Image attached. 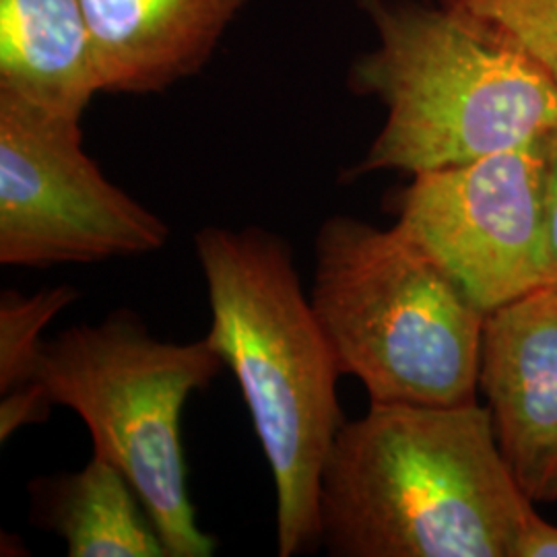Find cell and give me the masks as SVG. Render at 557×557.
<instances>
[{
    "label": "cell",
    "instance_id": "obj_6",
    "mask_svg": "<svg viewBox=\"0 0 557 557\" xmlns=\"http://www.w3.org/2000/svg\"><path fill=\"white\" fill-rule=\"evenodd\" d=\"M168 239V225L83 151L81 120L0 94V264H94Z\"/></svg>",
    "mask_w": 557,
    "mask_h": 557
},
{
    "label": "cell",
    "instance_id": "obj_13",
    "mask_svg": "<svg viewBox=\"0 0 557 557\" xmlns=\"http://www.w3.org/2000/svg\"><path fill=\"white\" fill-rule=\"evenodd\" d=\"M446 7L515 41L557 81V0H446Z\"/></svg>",
    "mask_w": 557,
    "mask_h": 557
},
{
    "label": "cell",
    "instance_id": "obj_4",
    "mask_svg": "<svg viewBox=\"0 0 557 557\" xmlns=\"http://www.w3.org/2000/svg\"><path fill=\"white\" fill-rule=\"evenodd\" d=\"M312 308L370 403L475 400L487 314L398 225L335 215L314 242Z\"/></svg>",
    "mask_w": 557,
    "mask_h": 557
},
{
    "label": "cell",
    "instance_id": "obj_10",
    "mask_svg": "<svg viewBox=\"0 0 557 557\" xmlns=\"http://www.w3.org/2000/svg\"><path fill=\"white\" fill-rule=\"evenodd\" d=\"M101 89L81 0H0V94L81 120Z\"/></svg>",
    "mask_w": 557,
    "mask_h": 557
},
{
    "label": "cell",
    "instance_id": "obj_7",
    "mask_svg": "<svg viewBox=\"0 0 557 557\" xmlns=\"http://www.w3.org/2000/svg\"><path fill=\"white\" fill-rule=\"evenodd\" d=\"M395 225L485 314L549 287L543 140L416 174L398 195Z\"/></svg>",
    "mask_w": 557,
    "mask_h": 557
},
{
    "label": "cell",
    "instance_id": "obj_8",
    "mask_svg": "<svg viewBox=\"0 0 557 557\" xmlns=\"http://www.w3.org/2000/svg\"><path fill=\"white\" fill-rule=\"evenodd\" d=\"M479 388L524 496L557 502V289L543 287L487 314Z\"/></svg>",
    "mask_w": 557,
    "mask_h": 557
},
{
    "label": "cell",
    "instance_id": "obj_15",
    "mask_svg": "<svg viewBox=\"0 0 557 557\" xmlns=\"http://www.w3.org/2000/svg\"><path fill=\"white\" fill-rule=\"evenodd\" d=\"M515 557H557V524L535 512L520 533Z\"/></svg>",
    "mask_w": 557,
    "mask_h": 557
},
{
    "label": "cell",
    "instance_id": "obj_1",
    "mask_svg": "<svg viewBox=\"0 0 557 557\" xmlns=\"http://www.w3.org/2000/svg\"><path fill=\"white\" fill-rule=\"evenodd\" d=\"M533 515L478 400L370 403L320 475V549L333 557H515Z\"/></svg>",
    "mask_w": 557,
    "mask_h": 557
},
{
    "label": "cell",
    "instance_id": "obj_2",
    "mask_svg": "<svg viewBox=\"0 0 557 557\" xmlns=\"http://www.w3.org/2000/svg\"><path fill=\"white\" fill-rule=\"evenodd\" d=\"M195 252L211 306L205 338L238 380L273 475L277 554H312L320 475L345 423L337 361L285 239L209 225L195 234Z\"/></svg>",
    "mask_w": 557,
    "mask_h": 557
},
{
    "label": "cell",
    "instance_id": "obj_12",
    "mask_svg": "<svg viewBox=\"0 0 557 557\" xmlns=\"http://www.w3.org/2000/svg\"><path fill=\"white\" fill-rule=\"evenodd\" d=\"M79 292L57 285L23 296L7 289L0 296V398L41 393L36 386L41 333L64 308L75 304Z\"/></svg>",
    "mask_w": 557,
    "mask_h": 557
},
{
    "label": "cell",
    "instance_id": "obj_11",
    "mask_svg": "<svg viewBox=\"0 0 557 557\" xmlns=\"http://www.w3.org/2000/svg\"><path fill=\"white\" fill-rule=\"evenodd\" d=\"M32 496L34 520L64 539L71 557H168L133 483L106 458L36 481Z\"/></svg>",
    "mask_w": 557,
    "mask_h": 557
},
{
    "label": "cell",
    "instance_id": "obj_3",
    "mask_svg": "<svg viewBox=\"0 0 557 557\" xmlns=\"http://www.w3.org/2000/svg\"><path fill=\"white\" fill-rule=\"evenodd\" d=\"M379 48L354 85L386 119L354 176H411L543 140L557 128V81L515 41L453 7L372 2Z\"/></svg>",
    "mask_w": 557,
    "mask_h": 557
},
{
    "label": "cell",
    "instance_id": "obj_5",
    "mask_svg": "<svg viewBox=\"0 0 557 557\" xmlns=\"http://www.w3.org/2000/svg\"><path fill=\"white\" fill-rule=\"evenodd\" d=\"M223 368L207 338L168 343L119 310L44 341L36 386L54 407L79 416L94 455L133 483L168 557L213 556L186 490L180 416L188 397Z\"/></svg>",
    "mask_w": 557,
    "mask_h": 557
},
{
    "label": "cell",
    "instance_id": "obj_9",
    "mask_svg": "<svg viewBox=\"0 0 557 557\" xmlns=\"http://www.w3.org/2000/svg\"><path fill=\"white\" fill-rule=\"evenodd\" d=\"M110 94H153L197 73L244 0H81Z\"/></svg>",
    "mask_w": 557,
    "mask_h": 557
},
{
    "label": "cell",
    "instance_id": "obj_14",
    "mask_svg": "<svg viewBox=\"0 0 557 557\" xmlns=\"http://www.w3.org/2000/svg\"><path fill=\"white\" fill-rule=\"evenodd\" d=\"M547 165V244H549V287L557 289V128L545 139Z\"/></svg>",
    "mask_w": 557,
    "mask_h": 557
}]
</instances>
